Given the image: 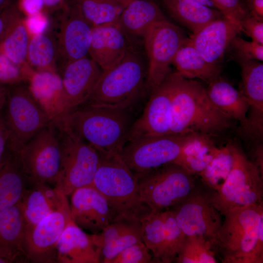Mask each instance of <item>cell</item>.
Segmentation results:
<instances>
[{"mask_svg":"<svg viewBox=\"0 0 263 263\" xmlns=\"http://www.w3.org/2000/svg\"><path fill=\"white\" fill-rule=\"evenodd\" d=\"M131 108L88 104L51 121L105 155H119L133 123Z\"/></svg>","mask_w":263,"mask_h":263,"instance_id":"obj_1","label":"cell"},{"mask_svg":"<svg viewBox=\"0 0 263 263\" xmlns=\"http://www.w3.org/2000/svg\"><path fill=\"white\" fill-rule=\"evenodd\" d=\"M232 120L212 103L201 83L178 74L171 99L169 134L218 135L231 127Z\"/></svg>","mask_w":263,"mask_h":263,"instance_id":"obj_2","label":"cell"},{"mask_svg":"<svg viewBox=\"0 0 263 263\" xmlns=\"http://www.w3.org/2000/svg\"><path fill=\"white\" fill-rule=\"evenodd\" d=\"M210 242L223 263H263V204L226 212Z\"/></svg>","mask_w":263,"mask_h":263,"instance_id":"obj_3","label":"cell"},{"mask_svg":"<svg viewBox=\"0 0 263 263\" xmlns=\"http://www.w3.org/2000/svg\"><path fill=\"white\" fill-rule=\"evenodd\" d=\"M102 154L92 185L120 217L139 221L150 209L142 200L137 178L119 155Z\"/></svg>","mask_w":263,"mask_h":263,"instance_id":"obj_4","label":"cell"},{"mask_svg":"<svg viewBox=\"0 0 263 263\" xmlns=\"http://www.w3.org/2000/svg\"><path fill=\"white\" fill-rule=\"evenodd\" d=\"M147 73L141 54L130 46L119 64L102 72L86 103L131 108L145 85Z\"/></svg>","mask_w":263,"mask_h":263,"instance_id":"obj_5","label":"cell"},{"mask_svg":"<svg viewBox=\"0 0 263 263\" xmlns=\"http://www.w3.org/2000/svg\"><path fill=\"white\" fill-rule=\"evenodd\" d=\"M230 145L232 169L221 188L213 193L214 206L222 216L232 209L263 204V175L240 147Z\"/></svg>","mask_w":263,"mask_h":263,"instance_id":"obj_6","label":"cell"},{"mask_svg":"<svg viewBox=\"0 0 263 263\" xmlns=\"http://www.w3.org/2000/svg\"><path fill=\"white\" fill-rule=\"evenodd\" d=\"M56 127L59 132L61 159L55 187L67 196L78 188L92 185L102 154L70 130Z\"/></svg>","mask_w":263,"mask_h":263,"instance_id":"obj_7","label":"cell"},{"mask_svg":"<svg viewBox=\"0 0 263 263\" xmlns=\"http://www.w3.org/2000/svg\"><path fill=\"white\" fill-rule=\"evenodd\" d=\"M2 110L9 131L7 150L18 153L50 120L31 95L27 86H8Z\"/></svg>","mask_w":263,"mask_h":263,"instance_id":"obj_8","label":"cell"},{"mask_svg":"<svg viewBox=\"0 0 263 263\" xmlns=\"http://www.w3.org/2000/svg\"><path fill=\"white\" fill-rule=\"evenodd\" d=\"M194 176L178 165H165L137 178L142 200L151 211L170 209L195 188Z\"/></svg>","mask_w":263,"mask_h":263,"instance_id":"obj_9","label":"cell"},{"mask_svg":"<svg viewBox=\"0 0 263 263\" xmlns=\"http://www.w3.org/2000/svg\"><path fill=\"white\" fill-rule=\"evenodd\" d=\"M16 153L30 184L55 187L60 168L61 147L59 132L54 124L50 122L42 128Z\"/></svg>","mask_w":263,"mask_h":263,"instance_id":"obj_10","label":"cell"},{"mask_svg":"<svg viewBox=\"0 0 263 263\" xmlns=\"http://www.w3.org/2000/svg\"><path fill=\"white\" fill-rule=\"evenodd\" d=\"M193 133L169 134L129 141L119 155L137 177L173 163Z\"/></svg>","mask_w":263,"mask_h":263,"instance_id":"obj_11","label":"cell"},{"mask_svg":"<svg viewBox=\"0 0 263 263\" xmlns=\"http://www.w3.org/2000/svg\"><path fill=\"white\" fill-rule=\"evenodd\" d=\"M214 190L201 182L169 209L186 235H200L210 243L215 238L223 219L213 203Z\"/></svg>","mask_w":263,"mask_h":263,"instance_id":"obj_12","label":"cell"},{"mask_svg":"<svg viewBox=\"0 0 263 263\" xmlns=\"http://www.w3.org/2000/svg\"><path fill=\"white\" fill-rule=\"evenodd\" d=\"M183 30L167 19L153 25L143 39L148 59L145 85L151 92L171 73L170 65L187 38Z\"/></svg>","mask_w":263,"mask_h":263,"instance_id":"obj_13","label":"cell"},{"mask_svg":"<svg viewBox=\"0 0 263 263\" xmlns=\"http://www.w3.org/2000/svg\"><path fill=\"white\" fill-rule=\"evenodd\" d=\"M142 240L150 250L154 263L174 262L186 237L169 210H149L139 219Z\"/></svg>","mask_w":263,"mask_h":263,"instance_id":"obj_14","label":"cell"},{"mask_svg":"<svg viewBox=\"0 0 263 263\" xmlns=\"http://www.w3.org/2000/svg\"><path fill=\"white\" fill-rule=\"evenodd\" d=\"M177 76L171 72L150 92L142 114L132 125L128 141L169 134L171 99Z\"/></svg>","mask_w":263,"mask_h":263,"instance_id":"obj_15","label":"cell"},{"mask_svg":"<svg viewBox=\"0 0 263 263\" xmlns=\"http://www.w3.org/2000/svg\"><path fill=\"white\" fill-rule=\"evenodd\" d=\"M71 220L69 203L26 229L24 248L26 258L35 263L57 262L58 241Z\"/></svg>","mask_w":263,"mask_h":263,"instance_id":"obj_16","label":"cell"},{"mask_svg":"<svg viewBox=\"0 0 263 263\" xmlns=\"http://www.w3.org/2000/svg\"><path fill=\"white\" fill-rule=\"evenodd\" d=\"M72 221L83 230L98 233L120 217L105 197L92 185L78 188L71 194Z\"/></svg>","mask_w":263,"mask_h":263,"instance_id":"obj_17","label":"cell"},{"mask_svg":"<svg viewBox=\"0 0 263 263\" xmlns=\"http://www.w3.org/2000/svg\"><path fill=\"white\" fill-rule=\"evenodd\" d=\"M59 21L56 38H54L57 62L60 64L58 69L87 56L92 38V26L75 3L64 9Z\"/></svg>","mask_w":263,"mask_h":263,"instance_id":"obj_18","label":"cell"},{"mask_svg":"<svg viewBox=\"0 0 263 263\" xmlns=\"http://www.w3.org/2000/svg\"><path fill=\"white\" fill-rule=\"evenodd\" d=\"M58 70L70 111L87 102L103 72L87 56L70 62Z\"/></svg>","mask_w":263,"mask_h":263,"instance_id":"obj_19","label":"cell"},{"mask_svg":"<svg viewBox=\"0 0 263 263\" xmlns=\"http://www.w3.org/2000/svg\"><path fill=\"white\" fill-rule=\"evenodd\" d=\"M26 82L31 95L51 122L70 111L62 81L57 72L33 69Z\"/></svg>","mask_w":263,"mask_h":263,"instance_id":"obj_20","label":"cell"},{"mask_svg":"<svg viewBox=\"0 0 263 263\" xmlns=\"http://www.w3.org/2000/svg\"><path fill=\"white\" fill-rule=\"evenodd\" d=\"M241 31V25L223 16L210 22L188 38L207 62L219 64L231 41Z\"/></svg>","mask_w":263,"mask_h":263,"instance_id":"obj_21","label":"cell"},{"mask_svg":"<svg viewBox=\"0 0 263 263\" xmlns=\"http://www.w3.org/2000/svg\"><path fill=\"white\" fill-rule=\"evenodd\" d=\"M129 46L128 39L118 23L92 27L88 55L103 72L119 64Z\"/></svg>","mask_w":263,"mask_h":263,"instance_id":"obj_22","label":"cell"},{"mask_svg":"<svg viewBox=\"0 0 263 263\" xmlns=\"http://www.w3.org/2000/svg\"><path fill=\"white\" fill-rule=\"evenodd\" d=\"M92 236L99 250L101 263H109L121 251L142 241V230L139 221L120 217Z\"/></svg>","mask_w":263,"mask_h":263,"instance_id":"obj_23","label":"cell"},{"mask_svg":"<svg viewBox=\"0 0 263 263\" xmlns=\"http://www.w3.org/2000/svg\"><path fill=\"white\" fill-rule=\"evenodd\" d=\"M235 60L241 69L242 90L248 106L247 120L254 127L263 124V63L236 51Z\"/></svg>","mask_w":263,"mask_h":263,"instance_id":"obj_24","label":"cell"},{"mask_svg":"<svg viewBox=\"0 0 263 263\" xmlns=\"http://www.w3.org/2000/svg\"><path fill=\"white\" fill-rule=\"evenodd\" d=\"M30 185L20 201L26 229L34 226L52 212L69 203L67 196L55 187L44 183Z\"/></svg>","mask_w":263,"mask_h":263,"instance_id":"obj_25","label":"cell"},{"mask_svg":"<svg viewBox=\"0 0 263 263\" xmlns=\"http://www.w3.org/2000/svg\"><path fill=\"white\" fill-rule=\"evenodd\" d=\"M57 262L99 263L100 252L88 234L72 220L61 234L56 246Z\"/></svg>","mask_w":263,"mask_h":263,"instance_id":"obj_26","label":"cell"},{"mask_svg":"<svg viewBox=\"0 0 263 263\" xmlns=\"http://www.w3.org/2000/svg\"><path fill=\"white\" fill-rule=\"evenodd\" d=\"M26 223L20 201L0 211V257L9 263L26 258L24 248Z\"/></svg>","mask_w":263,"mask_h":263,"instance_id":"obj_27","label":"cell"},{"mask_svg":"<svg viewBox=\"0 0 263 263\" xmlns=\"http://www.w3.org/2000/svg\"><path fill=\"white\" fill-rule=\"evenodd\" d=\"M167 19L158 5L150 0H133L124 9L118 23L128 39L143 38L155 23Z\"/></svg>","mask_w":263,"mask_h":263,"instance_id":"obj_28","label":"cell"},{"mask_svg":"<svg viewBox=\"0 0 263 263\" xmlns=\"http://www.w3.org/2000/svg\"><path fill=\"white\" fill-rule=\"evenodd\" d=\"M176 73L187 79H199L207 84L219 77L220 64L207 62L187 38L177 51L172 62Z\"/></svg>","mask_w":263,"mask_h":263,"instance_id":"obj_29","label":"cell"},{"mask_svg":"<svg viewBox=\"0 0 263 263\" xmlns=\"http://www.w3.org/2000/svg\"><path fill=\"white\" fill-rule=\"evenodd\" d=\"M27 183L18 154L7 151L0 164V211L20 201Z\"/></svg>","mask_w":263,"mask_h":263,"instance_id":"obj_30","label":"cell"},{"mask_svg":"<svg viewBox=\"0 0 263 263\" xmlns=\"http://www.w3.org/2000/svg\"><path fill=\"white\" fill-rule=\"evenodd\" d=\"M206 90L212 103L232 119L238 121L244 132L247 126L248 106L241 92L221 76L208 84Z\"/></svg>","mask_w":263,"mask_h":263,"instance_id":"obj_31","label":"cell"},{"mask_svg":"<svg viewBox=\"0 0 263 263\" xmlns=\"http://www.w3.org/2000/svg\"><path fill=\"white\" fill-rule=\"evenodd\" d=\"M170 16L192 34L224 15L219 10L189 0H163Z\"/></svg>","mask_w":263,"mask_h":263,"instance_id":"obj_32","label":"cell"},{"mask_svg":"<svg viewBox=\"0 0 263 263\" xmlns=\"http://www.w3.org/2000/svg\"><path fill=\"white\" fill-rule=\"evenodd\" d=\"M218 148L211 136L193 133L173 163L190 174L198 175L212 160Z\"/></svg>","mask_w":263,"mask_h":263,"instance_id":"obj_33","label":"cell"},{"mask_svg":"<svg viewBox=\"0 0 263 263\" xmlns=\"http://www.w3.org/2000/svg\"><path fill=\"white\" fill-rule=\"evenodd\" d=\"M29 39L23 18L13 5L7 28L0 39V48L14 63L24 67L28 65L26 58Z\"/></svg>","mask_w":263,"mask_h":263,"instance_id":"obj_34","label":"cell"},{"mask_svg":"<svg viewBox=\"0 0 263 263\" xmlns=\"http://www.w3.org/2000/svg\"><path fill=\"white\" fill-rule=\"evenodd\" d=\"M26 59L36 71L57 72V52L54 38L46 33L30 37Z\"/></svg>","mask_w":263,"mask_h":263,"instance_id":"obj_35","label":"cell"},{"mask_svg":"<svg viewBox=\"0 0 263 263\" xmlns=\"http://www.w3.org/2000/svg\"><path fill=\"white\" fill-rule=\"evenodd\" d=\"M75 3L92 27L118 23L125 7L116 0H75Z\"/></svg>","mask_w":263,"mask_h":263,"instance_id":"obj_36","label":"cell"},{"mask_svg":"<svg viewBox=\"0 0 263 263\" xmlns=\"http://www.w3.org/2000/svg\"><path fill=\"white\" fill-rule=\"evenodd\" d=\"M233 163V158L229 143L218 148L212 160L198 176L204 184L218 191L228 177Z\"/></svg>","mask_w":263,"mask_h":263,"instance_id":"obj_37","label":"cell"},{"mask_svg":"<svg viewBox=\"0 0 263 263\" xmlns=\"http://www.w3.org/2000/svg\"><path fill=\"white\" fill-rule=\"evenodd\" d=\"M210 243L200 235H186L174 262L177 263H217Z\"/></svg>","mask_w":263,"mask_h":263,"instance_id":"obj_38","label":"cell"},{"mask_svg":"<svg viewBox=\"0 0 263 263\" xmlns=\"http://www.w3.org/2000/svg\"><path fill=\"white\" fill-rule=\"evenodd\" d=\"M30 66L24 67L14 63L0 48V84L11 86L25 82Z\"/></svg>","mask_w":263,"mask_h":263,"instance_id":"obj_39","label":"cell"},{"mask_svg":"<svg viewBox=\"0 0 263 263\" xmlns=\"http://www.w3.org/2000/svg\"><path fill=\"white\" fill-rule=\"evenodd\" d=\"M154 263L152 255L143 240L125 248L109 262V263Z\"/></svg>","mask_w":263,"mask_h":263,"instance_id":"obj_40","label":"cell"},{"mask_svg":"<svg viewBox=\"0 0 263 263\" xmlns=\"http://www.w3.org/2000/svg\"><path fill=\"white\" fill-rule=\"evenodd\" d=\"M225 17L241 25V22L249 13L240 0H213Z\"/></svg>","mask_w":263,"mask_h":263,"instance_id":"obj_41","label":"cell"},{"mask_svg":"<svg viewBox=\"0 0 263 263\" xmlns=\"http://www.w3.org/2000/svg\"><path fill=\"white\" fill-rule=\"evenodd\" d=\"M230 45L245 57L258 61L263 60V44L245 40L238 35L234 38Z\"/></svg>","mask_w":263,"mask_h":263,"instance_id":"obj_42","label":"cell"},{"mask_svg":"<svg viewBox=\"0 0 263 263\" xmlns=\"http://www.w3.org/2000/svg\"><path fill=\"white\" fill-rule=\"evenodd\" d=\"M23 21L30 37L45 33L50 25L49 19L43 11L25 17Z\"/></svg>","mask_w":263,"mask_h":263,"instance_id":"obj_43","label":"cell"},{"mask_svg":"<svg viewBox=\"0 0 263 263\" xmlns=\"http://www.w3.org/2000/svg\"><path fill=\"white\" fill-rule=\"evenodd\" d=\"M242 31L252 41L263 44V21L248 14L241 22Z\"/></svg>","mask_w":263,"mask_h":263,"instance_id":"obj_44","label":"cell"},{"mask_svg":"<svg viewBox=\"0 0 263 263\" xmlns=\"http://www.w3.org/2000/svg\"><path fill=\"white\" fill-rule=\"evenodd\" d=\"M44 7L43 0H19L17 9L28 16L42 11Z\"/></svg>","mask_w":263,"mask_h":263,"instance_id":"obj_45","label":"cell"},{"mask_svg":"<svg viewBox=\"0 0 263 263\" xmlns=\"http://www.w3.org/2000/svg\"><path fill=\"white\" fill-rule=\"evenodd\" d=\"M9 135V131L2 110L0 112V164L7 151Z\"/></svg>","mask_w":263,"mask_h":263,"instance_id":"obj_46","label":"cell"},{"mask_svg":"<svg viewBox=\"0 0 263 263\" xmlns=\"http://www.w3.org/2000/svg\"><path fill=\"white\" fill-rule=\"evenodd\" d=\"M246 4L250 15L263 21V0H246Z\"/></svg>","mask_w":263,"mask_h":263,"instance_id":"obj_47","label":"cell"},{"mask_svg":"<svg viewBox=\"0 0 263 263\" xmlns=\"http://www.w3.org/2000/svg\"><path fill=\"white\" fill-rule=\"evenodd\" d=\"M13 5L11 4L4 11L0 12V39L4 34L7 28Z\"/></svg>","mask_w":263,"mask_h":263,"instance_id":"obj_48","label":"cell"},{"mask_svg":"<svg viewBox=\"0 0 263 263\" xmlns=\"http://www.w3.org/2000/svg\"><path fill=\"white\" fill-rule=\"evenodd\" d=\"M254 161L253 162L257 166L261 173L263 175V144H257L254 151Z\"/></svg>","mask_w":263,"mask_h":263,"instance_id":"obj_49","label":"cell"},{"mask_svg":"<svg viewBox=\"0 0 263 263\" xmlns=\"http://www.w3.org/2000/svg\"><path fill=\"white\" fill-rule=\"evenodd\" d=\"M63 0H43L44 6L49 8H53L56 7L60 4Z\"/></svg>","mask_w":263,"mask_h":263,"instance_id":"obj_50","label":"cell"},{"mask_svg":"<svg viewBox=\"0 0 263 263\" xmlns=\"http://www.w3.org/2000/svg\"><path fill=\"white\" fill-rule=\"evenodd\" d=\"M196 1L208 7L217 9V5L213 0H189Z\"/></svg>","mask_w":263,"mask_h":263,"instance_id":"obj_51","label":"cell"},{"mask_svg":"<svg viewBox=\"0 0 263 263\" xmlns=\"http://www.w3.org/2000/svg\"><path fill=\"white\" fill-rule=\"evenodd\" d=\"M11 4V0H0V12L4 11Z\"/></svg>","mask_w":263,"mask_h":263,"instance_id":"obj_52","label":"cell"},{"mask_svg":"<svg viewBox=\"0 0 263 263\" xmlns=\"http://www.w3.org/2000/svg\"><path fill=\"white\" fill-rule=\"evenodd\" d=\"M7 91L0 94V112L2 110L5 105L6 99Z\"/></svg>","mask_w":263,"mask_h":263,"instance_id":"obj_53","label":"cell"},{"mask_svg":"<svg viewBox=\"0 0 263 263\" xmlns=\"http://www.w3.org/2000/svg\"><path fill=\"white\" fill-rule=\"evenodd\" d=\"M8 86L0 84V94L6 92L8 90Z\"/></svg>","mask_w":263,"mask_h":263,"instance_id":"obj_54","label":"cell"},{"mask_svg":"<svg viewBox=\"0 0 263 263\" xmlns=\"http://www.w3.org/2000/svg\"><path fill=\"white\" fill-rule=\"evenodd\" d=\"M116 0L119 2L122 5H123L125 7H126L130 2H131L133 0Z\"/></svg>","mask_w":263,"mask_h":263,"instance_id":"obj_55","label":"cell"},{"mask_svg":"<svg viewBox=\"0 0 263 263\" xmlns=\"http://www.w3.org/2000/svg\"><path fill=\"white\" fill-rule=\"evenodd\" d=\"M0 263H9L7 260L0 257Z\"/></svg>","mask_w":263,"mask_h":263,"instance_id":"obj_56","label":"cell"}]
</instances>
